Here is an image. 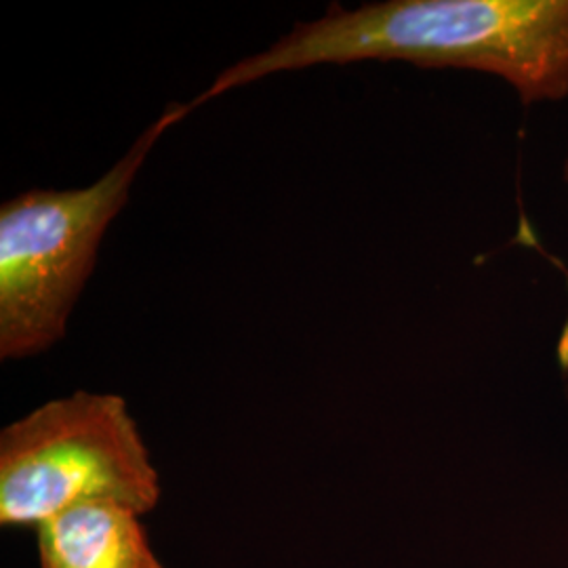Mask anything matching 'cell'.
Returning <instances> with one entry per match:
<instances>
[{
  "mask_svg": "<svg viewBox=\"0 0 568 568\" xmlns=\"http://www.w3.org/2000/svg\"><path fill=\"white\" fill-rule=\"evenodd\" d=\"M41 568H164L142 514L114 501L63 509L37 528Z\"/></svg>",
  "mask_w": 568,
  "mask_h": 568,
  "instance_id": "obj_4",
  "label": "cell"
},
{
  "mask_svg": "<svg viewBox=\"0 0 568 568\" xmlns=\"http://www.w3.org/2000/svg\"><path fill=\"white\" fill-rule=\"evenodd\" d=\"M562 173H565V183H567V185H568V152H567V159H565V171H562Z\"/></svg>",
  "mask_w": 568,
  "mask_h": 568,
  "instance_id": "obj_5",
  "label": "cell"
},
{
  "mask_svg": "<svg viewBox=\"0 0 568 568\" xmlns=\"http://www.w3.org/2000/svg\"><path fill=\"white\" fill-rule=\"evenodd\" d=\"M192 112L171 103L98 182L30 190L0 206V358H32L60 344L110 224L154 145Z\"/></svg>",
  "mask_w": 568,
  "mask_h": 568,
  "instance_id": "obj_2",
  "label": "cell"
},
{
  "mask_svg": "<svg viewBox=\"0 0 568 568\" xmlns=\"http://www.w3.org/2000/svg\"><path fill=\"white\" fill-rule=\"evenodd\" d=\"M161 495V476L119 394L79 389L0 432L2 527L39 528L87 501H114L145 516Z\"/></svg>",
  "mask_w": 568,
  "mask_h": 568,
  "instance_id": "obj_3",
  "label": "cell"
},
{
  "mask_svg": "<svg viewBox=\"0 0 568 568\" xmlns=\"http://www.w3.org/2000/svg\"><path fill=\"white\" fill-rule=\"evenodd\" d=\"M358 61L466 68L508 81L523 105L568 98V0H384L331 4L267 49L234 61L192 112L274 74Z\"/></svg>",
  "mask_w": 568,
  "mask_h": 568,
  "instance_id": "obj_1",
  "label": "cell"
}]
</instances>
